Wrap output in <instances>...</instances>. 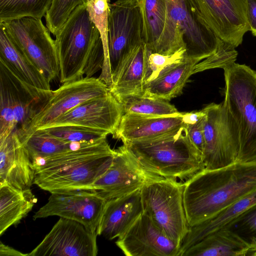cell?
<instances>
[{
    "label": "cell",
    "mask_w": 256,
    "mask_h": 256,
    "mask_svg": "<svg viewBox=\"0 0 256 256\" xmlns=\"http://www.w3.org/2000/svg\"><path fill=\"white\" fill-rule=\"evenodd\" d=\"M256 189V160L204 168L184 182L183 202L193 226L212 217Z\"/></svg>",
    "instance_id": "obj_1"
},
{
    "label": "cell",
    "mask_w": 256,
    "mask_h": 256,
    "mask_svg": "<svg viewBox=\"0 0 256 256\" xmlns=\"http://www.w3.org/2000/svg\"><path fill=\"white\" fill-rule=\"evenodd\" d=\"M116 153L106 138L34 162V184L50 193L92 192L94 182L110 166Z\"/></svg>",
    "instance_id": "obj_2"
},
{
    "label": "cell",
    "mask_w": 256,
    "mask_h": 256,
    "mask_svg": "<svg viewBox=\"0 0 256 256\" xmlns=\"http://www.w3.org/2000/svg\"><path fill=\"white\" fill-rule=\"evenodd\" d=\"M55 36L61 84L92 77L102 70L103 44L85 4L72 12Z\"/></svg>",
    "instance_id": "obj_3"
},
{
    "label": "cell",
    "mask_w": 256,
    "mask_h": 256,
    "mask_svg": "<svg viewBox=\"0 0 256 256\" xmlns=\"http://www.w3.org/2000/svg\"><path fill=\"white\" fill-rule=\"evenodd\" d=\"M124 144L146 172L158 176L186 180L205 168L187 126L156 138Z\"/></svg>",
    "instance_id": "obj_4"
},
{
    "label": "cell",
    "mask_w": 256,
    "mask_h": 256,
    "mask_svg": "<svg viewBox=\"0 0 256 256\" xmlns=\"http://www.w3.org/2000/svg\"><path fill=\"white\" fill-rule=\"evenodd\" d=\"M166 14L160 38L152 52L172 54L186 48V56L200 62L214 54L220 39L206 24L194 0H166Z\"/></svg>",
    "instance_id": "obj_5"
},
{
    "label": "cell",
    "mask_w": 256,
    "mask_h": 256,
    "mask_svg": "<svg viewBox=\"0 0 256 256\" xmlns=\"http://www.w3.org/2000/svg\"><path fill=\"white\" fill-rule=\"evenodd\" d=\"M224 70V106L234 120L239 134L236 162L256 160V72L234 62Z\"/></svg>",
    "instance_id": "obj_6"
},
{
    "label": "cell",
    "mask_w": 256,
    "mask_h": 256,
    "mask_svg": "<svg viewBox=\"0 0 256 256\" xmlns=\"http://www.w3.org/2000/svg\"><path fill=\"white\" fill-rule=\"evenodd\" d=\"M183 190L184 183L157 176L150 178L140 188L143 212L180 246L190 228Z\"/></svg>",
    "instance_id": "obj_7"
},
{
    "label": "cell",
    "mask_w": 256,
    "mask_h": 256,
    "mask_svg": "<svg viewBox=\"0 0 256 256\" xmlns=\"http://www.w3.org/2000/svg\"><path fill=\"white\" fill-rule=\"evenodd\" d=\"M108 62L98 78L108 88L112 74L124 55L144 42L142 19L136 0H116L111 4L108 24Z\"/></svg>",
    "instance_id": "obj_8"
},
{
    "label": "cell",
    "mask_w": 256,
    "mask_h": 256,
    "mask_svg": "<svg viewBox=\"0 0 256 256\" xmlns=\"http://www.w3.org/2000/svg\"><path fill=\"white\" fill-rule=\"evenodd\" d=\"M203 110L204 168L216 169L236 162L240 150L238 128L224 102L211 103Z\"/></svg>",
    "instance_id": "obj_9"
},
{
    "label": "cell",
    "mask_w": 256,
    "mask_h": 256,
    "mask_svg": "<svg viewBox=\"0 0 256 256\" xmlns=\"http://www.w3.org/2000/svg\"><path fill=\"white\" fill-rule=\"evenodd\" d=\"M0 23L50 82L58 78L59 62L56 42L41 19L25 17Z\"/></svg>",
    "instance_id": "obj_10"
},
{
    "label": "cell",
    "mask_w": 256,
    "mask_h": 256,
    "mask_svg": "<svg viewBox=\"0 0 256 256\" xmlns=\"http://www.w3.org/2000/svg\"><path fill=\"white\" fill-rule=\"evenodd\" d=\"M109 92L108 87L98 78L84 77L62 84L58 88L50 91L26 126L19 129L27 132L41 130L80 104Z\"/></svg>",
    "instance_id": "obj_11"
},
{
    "label": "cell",
    "mask_w": 256,
    "mask_h": 256,
    "mask_svg": "<svg viewBox=\"0 0 256 256\" xmlns=\"http://www.w3.org/2000/svg\"><path fill=\"white\" fill-rule=\"evenodd\" d=\"M96 232L82 224L60 218L28 256H96Z\"/></svg>",
    "instance_id": "obj_12"
},
{
    "label": "cell",
    "mask_w": 256,
    "mask_h": 256,
    "mask_svg": "<svg viewBox=\"0 0 256 256\" xmlns=\"http://www.w3.org/2000/svg\"><path fill=\"white\" fill-rule=\"evenodd\" d=\"M106 200L90 191L51 193L33 220L58 216L78 222L96 232Z\"/></svg>",
    "instance_id": "obj_13"
},
{
    "label": "cell",
    "mask_w": 256,
    "mask_h": 256,
    "mask_svg": "<svg viewBox=\"0 0 256 256\" xmlns=\"http://www.w3.org/2000/svg\"><path fill=\"white\" fill-rule=\"evenodd\" d=\"M115 151L110 166L92 186V192L106 200L136 191L156 176L146 172L124 144Z\"/></svg>",
    "instance_id": "obj_14"
},
{
    "label": "cell",
    "mask_w": 256,
    "mask_h": 256,
    "mask_svg": "<svg viewBox=\"0 0 256 256\" xmlns=\"http://www.w3.org/2000/svg\"><path fill=\"white\" fill-rule=\"evenodd\" d=\"M202 18L222 40L234 48L250 30L244 0H194Z\"/></svg>",
    "instance_id": "obj_15"
},
{
    "label": "cell",
    "mask_w": 256,
    "mask_h": 256,
    "mask_svg": "<svg viewBox=\"0 0 256 256\" xmlns=\"http://www.w3.org/2000/svg\"><path fill=\"white\" fill-rule=\"evenodd\" d=\"M123 114L122 104L110 92L80 104L41 130L71 126L113 135Z\"/></svg>",
    "instance_id": "obj_16"
},
{
    "label": "cell",
    "mask_w": 256,
    "mask_h": 256,
    "mask_svg": "<svg viewBox=\"0 0 256 256\" xmlns=\"http://www.w3.org/2000/svg\"><path fill=\"white\" fill-rule=\"evenodd\" d=\"M116 244L127 256H178L180 248L144 212Z\"/></svg>",
    "instance_id": "obj_17"
},
{
    "label": "cell",
    "mask_w": 256,
    "mask_h": 256,
    "mask_svg": "<svg viewBox=\"0 0 256 256\" xmlns=\"http://www.w3.org/2000/svg\"><path fill=\"white\" fill-rule=\"evenodd\" d=\"M35 171L34 162L22 144L17 128L0 139V184L21 190L30 188Z\"/></svg>",
    "instance_id": "obj_18"
},
{
    "label": "cell",
    "mask_w": 256,
    "mask_h": 256,
    "mask_svg": "<svg viewBox=\"0 0 256 256\" xmlns=\"http://www.w3.org/2000/svg\"><path fill=\"white\" fill-rule=\"evenodd\" d=\"M144 42L134 46L122 58L112 74L110 92L120 103L130 96H142L148 74Z\"/></svg>",
    "instance_id": "obj_19"
},
{
    "label": "cell",
    "mask_w": 256,
    "mask_h": 256,
    "mask_svg": "<svg viewBox=\"0 0 256 256\" xmlns=\"http://www.w3.org/2000/svg\"><path fill=\"white\" fill-rule=\"evenodd\" d=\"M188 112L166 116L123 114L112 135L123 144L156 138L187 126Z\"/></svg>",
    "instance_id": "obj_20"
},
{
    "label": "cell",
    "mask_w": 256,
    "mask_h": 256,
    "mask_svg": "<svg viewBox=\"0 0 256 256\" xmlns=\"http://www.w3.org/2000/svg\"><path fill=\"white\" fill-rule=\"evenodd\" d=\"M140 188L106 200L96 230L98 236L112 240L127 230L143 213Z\"/></svg>",
    "instance_id": "obj_21"
},
{
    "label": "cell",
    "mask_w": 256,
    "mask_h": 256,
    "mask_svg": "<svg viewBox=\"0 0 256 256\" xmlns=\"http://www.w3.org/2000/svg\"><path fill=\"white\" fill-rule=\"evenodd\" d=\"M0 72L8 82L14 104L16 128H24L36 110L48 97L50 90H40L22 80L0 60Z\"/></svg>",
    "instance_id": "obj_22"
},
{
    "label": "cell",
    "mask_w": 256,
    "mask_h": 256,
    "mask_svg": "<svg viewBox=\"0 0 256 256\" xmlns=\"http://www.w3.org/2000/svg\"><path fill=\"white\" fill-rule=\"evenodd\" d=\"M0 60L22 80L37 88L50 90V82L22 52L0 23Z\"/></svg>",
    "instance_id": "obj_23"
},
{
    "label": "cell",
    "mask_w": 256,
    "mask_h": 256,
    "mask_svg": "<svg viewBox=\"0 0 256 256\" xmlns=\"http://www.w3.org/2000/svg\"><path fill=\"white\" fill-rule=\"evenodd\" d=\"M200 62L184 57L162 70L154 80L147 82L144 96L170 101L180 96L194 66Z\"/></svg>",
    "instance_id": "obj_24"
},
{
    "label": "cell",
    "mask_w": 256,
    "mask_h": 256,
    "mask_svg": "<svg viewBox=\"0 0 256 256\" xmlns=\"http://www.w3.org/2000/svg\"><path fill=\"white\" fill-rule=\"evenodd\" d=\"M256 204V189L226 207L212 217L190 226L183 240L178 256L209 234L224 227Z\"/></svg>",
    "instance_id": "obj_25"
},
{
    "label": "cell",
    "mask_w": 256,
    "mask_h": 256,
    "mask_svg": "<svg viewBox=\"0 0 256 256\" xmlns=\"http://www.w3.org/2000/svg\"><path fill=\"white\" fill-rule=\"evenodd\" d=\"M36 202L30 188L21 190L0 184V236L10 226L17 225Z\"/></svg>",
    "instance_id": "obj_26"
},
{
    "label": "cell",
    "mask_w": 256,
    "mask_h": 256,
    "mask_svg": "<svg viewBox=\"0 0 256 256\" xmlns=\"http://www.w3.org/2000/svg\"><path fill=\"white\" fill-rule=\"evenodd\" d=\"M250 250L237 236L223 228L188 248L182 256H248Z\"/></svg>",
    "instance_id": "obj_27"
},
{
    "label": "cell",
    "mask_w": 256,
    "mask_h": 256,
    "mask_svg": "<svg viewBox=\"0 0 256 256\" xmlns=\"http://www.w3.org/2000/svg\"><path fill=\"white\" fill-rule=\"evenodd\" d=\"M17 129L22 144L34 162L38 160L77 148L82 144H72L60 140L43 130L27 132Z\"/></svg>",
    "instance_id": "obj_28"
},
{
    "label": "cell",
    "mask_w": 256,
    "mask_h": 256,
    "mask_svg": "<svg viewBox=\"0 0 256 256\" xmlns=\"http://www.w3.org/2000/svg\"><path fill=\"white\" fill-rule=\"evenodd\" d=\"M142 19L143 38L150 50L160 36L164 26L166 0H139Z\"/></svg>",
    "instance_id": "obj_29"
},
{
    "label": "cell",
    "mask_w": 256,
    "mask_h": 256,
    "mask_svg": "<svg viewBox=\"0 0 256 256\" xmlns=\"http://www.w3.org/2000/svg\"><path fill=\"white\" fill-rule=\"evenodd\" d=\"M53 0H0V22L25 17L41 19Z\"/></svg>",
    "instance_id": "obj_30"
},
{
    "label": "cell",
    "mask_w": 256,
    "mask_h": 256,
    "mask_svg": "<svg viewBox=\"0 0 256 256\" xmlns=\"http://www.w3.org/2000/svg\"><path fill=\"white\" fill-rule=\"evenodd\" d=\"M120 104L124 114L166 116L179 112L174 106L168 101L144 96L128 98Z\"/></svg>",
    "instance_id": "obj_31"
},
{
    "label": "cell",
    "mask_w": 256,
    "mask_h": 256,
    "mask_svg": "<svg viewBox=\"0 0 256 256\" xmlns=\"http://www.w3.org/2000/svg\"><path fill=\"white\" fill-rule=\"evenodd\" d=\"M90 18L98 30L103 44L104 59L102 70L108 62V24L110 13V0H86Z\"/></svg>",
    "instance_id": "obj_32"
},
{
    "label": "cell",
    "mask_w": 256,
    "mask_h": 256,
    "mask_svg": "<svg viewBox=\"0 0 256 256\" xmlns=\"http://www.w3.org/2000/svg\"><path fill=\"white\" fill-rule=\"evenodd\" d=\"M224 228L234 234L250 248V256L256 250V204Z\"/></svg>",
    "instance_id": "obj_33"
},
{
    "label": "cell",
    "mask_w": 256,
    "mask_h": 256,
    "mask_svg": "<svg viewBox=\"0 0 256 256\" xmlns=\"http://www.w3.org/2000/svg\"><path fill=\"white\" fill-rule=\"evenodd\" d=\"M46 133L60 140L72 143L94 142L106 138L109 134L104 132L77 126H60L44 130Z\"/></svg>",
    "instance_id": "obj_34"
},
{
    "label": "cell",
    "mask_w": 256,
    "mask_h": 256,
    "mask_svg": "<svg viewBox=\"0 0 256 256\" xmlns=\"http://www.w3.org/2000/svg\"><path fill=\"white\" fill-rule=\"evenodd\" d=\"M16 128L10 90L6 78L0 72V139L6 138Z\"/></svg>",
    "instance_id": "obj_35"
},
{
    "label": "cell",
    "mask_w": 256,
    "mask_h": 256,
    "mask_svg": "<svg viewBox=\"0 0 256 256\" xmlns=\"http://www.w3.org/2000/svg\"><path fill=\"white\" fill-rule=\"evenodd\" d=\"M86 0H53L45 16L46 26L54 36L72 12Z\"/></svg>",
    "instance_id": "obj_36"
},
{
    "label": "cell",
    "mask_w": 256,
    "mask_h": 256,
    "mask_svg": "<svg viewBox=\"0 0 256 256\" xmlns=\"http://www.w3.org/2000/svg\"><path fill=\"white\" fill-rule=\"evenodd\" d=\"M238 56L236 48L220 40L216 52L196 64L192 74L206 70L214 68H224L235 62Z\"/></svg>",
    "instance_id": "obj_37"
},
{
    "label": "cell",
    "mask_w": 256,
    "mask_h": 256,
    "mask_svg": "<svg viewBox=\"0 0 256 256\" xmlns=\"http://www.w3.org/2000/svg\"><path fill=\"white\" fill-rule=\"evenodd\" d=\"M146 49L148 64L146 83L155 79L166 67L186 56L184 48L172 54H160L152 52L147 48Z\"/></svg>",
    "instance_id": "obj_38"
},
{
    "label": "cell",
    "mask_w": 256,
    "mask_h": 256,
    "mask_svg": "<svg viewBox=\"0 0 256 256\" xmlns=\"http://www.w3.org/2000/svg\"><path fill=\"white\" fill-rule=\"evenodd\" d=\"M204 116L205 115L195 122L187 125L188 134L191 141L202 156L204 149Z\"/></svg>",
    "instance_id": "obj_39"
},
{
    "label": "cell",
    "mask_w": 256,
    "mask_h": 256,
    "mask_svg": "<svg viewBox=\"0 0 256 256\" xmlns=\"http://www.w3.org/2000/svg\"><path fill=\"white\" fill-rule=\"evenodd\" d=\"M244 3L250 30L256 36V0H244Z\"/></svg>",
    "instance_id": "obj_40"
},
{
    "label": "cell",
    "mask_w": 256,
    "mask_h": 256,
    "mask_svg": "<svg viewBox=\"0 0 256 256\" xmlns=\"http://www.w3.org/2000/svg\"><path fill=\"white\" fill-rule=\"evenodd\" d=\"M0 256H26L28 254H24L16 249L0 242Z\"/></svg>",
    "instance_id": "obj_41"
},
{
    "label": "cell",
    "mask_w": 256,
    "mask_h": 256,
    "mask_svg": "<svg viewBox=\"0 0 256 256\" xmlns=\"http://www.w3.org/2000/svg\"><path fill=\"white\" fill-rule=\"evenodd\" d=\"M250 256H256V250L252 251L250 253Z\"/></svg>",
    "instance_id": "obj_42"
},
{
    "label": "cell",
    "mask_w": 256,
    "mask_h": 256,
    "mask_svg": "<svg viewBox=\"0 0 256 256\" xmlns=\"http://www.w3.org/2000/svg\"><path fill=\"white\" fill-rule=\"evenodd\" d=\"M138 0V2L139 1V0Z\"/></svg>",
    "instance_id": "obj_43"
}]
</instances>
